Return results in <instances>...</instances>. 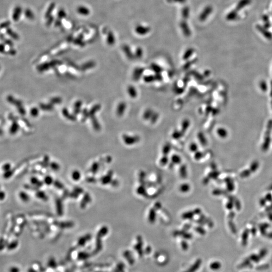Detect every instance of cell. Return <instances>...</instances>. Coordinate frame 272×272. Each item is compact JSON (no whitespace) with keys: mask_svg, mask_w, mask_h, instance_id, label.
Wrapping results in <instances>:
<instances>
[{"mask_svg":"<svg viewBox=\"0 0 272 272\" xmlns=\"http://www.w3.org/2000/svg\"><path fill=\"white\" fill-rule=\"evenodd\" d=\"M272 131V120L268 121L264 137V142L263 144V150L266 151L268 149L271 143V134Z\"/></svg>","mask_w":272,"mask_h":272,"instance_id":"6da1fadb","label":"cell"},{"mask_svg":"<svg viewBox=\"0 0 272 272\" xmlns=\"http://www.w3.org/2000/svg\"><path fill=\"white\" fill-rule=\"evenodd\" d=\"M124 142L127 145H132L137 143L140 140V138L138 136H131L125 134L122 136Z\"/></svg>","mask_w":272,"mask_h":272,"instance_id":"7a4b0ae2","label":"cell"},{"mask_svg":"<svg viewBox=\"0 0 272 272\" xmlns=\"http://www.w3.org/2000/svg\"><path fill=\"white\" fill-rule=\"evenodd\" d=\"M202 263V261L201 259L198 258L187 271H185L183 272H196L200 268Z\"/></svg>","mask_w":272,"mask_h":272,"instance_id":"3957f363","label":"cell"},{"mask_svg":"<svg viewBox=\"0 0 272 272\" xmlns=\"http://www.w3.org/2000/svg\"><path fill=\"white\" fill-rule=\"evenodd\" d=\"M22 9L20 6H18L15 8L12 15V19L15 22H17L19 20L20 17L22 14Z\"/></svg>","mask_w":272,"mask_h":272,"instance_id":"277c9868","label":"cell"},{"mask_svg":"<svg viewBox=\"0 0 272 272\" xmlns=\"http://www.w3.org/2000/svg\"><path fill=\"white\" fill-rule=\"evenodd\" d=\"M127 109V104L124 102H121L119 104L116 108V113L119 116L123 115Z\"/></svg>","mask_w":272,"mask_h":272,"instance_id":"5b68a950","label":"cell"},{"mask_svg":"<svg viewBox=\"0 0 272 272\" xmlns=\"http://www.w3.org/2000/svg\"><path fill=\"white\" fill-rule=\"evenodd\" d=\"M144 69L141 67L136 68L133 73V78L134 80L137 81L139 80L143 74Z\"/></svg>","mask_w":272,"mask_h":272,"instance_id":"8992f818","label":"cell"},{"mask_svg":"<svg viewBox=\"0 0 272 272\" xmlns=\"http://www.w3.org/2000/svg\"><path fill=\"white\" fill-rule=\"evenodd\" d=\"M127 92L129 97L132 98H135L138 96V91L136 87L133 85H129L127 88Z\"/></svg>","mask_w":272,"mask_h":272,"instance_id":"52a82bcc","label":"cell"},{"mask_svg":"<svg viewBox=\"0 0 272 272\" xmlns=\"http://www.w3.org/2000/svg\"><path fill=\"white\" fill-rule=\"evenodd\" d=\"M77 12L80 15L83 16H87L89 15L90 11V10L86 7L84 6H80L77 8Z\"/></svg>","mask_w":272,"mask_h":272,"instance_id":"ba28073f","label":"cell"},{"mask_svg":"<svg viewBox=\"0 0 272 272\" xmlns=\"http://www.w3.org/2000/svg\"><path fill=\"white\" fill-rule=\"evenodd\" d=\"M154 113H155V112L150 108L147 109L144 112L143 115L144 119L145 120H151V118H152Z\"/></svg>","mask_w":272,"mask_h":272,"instance_id":"9c48e42d","label":"cell"},{"mask_svg":"<svg viewBox=\"0 0 272 272\" xmlns=\"http://www.w3.org/2000/svg\"><path fill=\"white\" fill-rule=\"evenodd\" d=\"M6 33L8 35H9L11 38H12L13 39H14L15 40L19 39V36L18 34L16 32H15L14 30H12L11 28H10L9 27L6 30Z\"/></svg>","mask_w":272,"mask_h":272,"instance_id":"30bf717a","label":"cell"},{"mask_svg":"<svg viewBox=\"0 0 272 272\" xmlns=\"http://www.w3.org/2000/svg\"><path fill=\"white\" fill-rule=\"evenodd\" d=\"M55 7V3L53 2L52 3L50 6H48V7L47 8L46 11V13L45 14V18L47 19L49 17H50L51 15H52V13L53 12V11L54 10V8Z\"/></svg>","mask_w":272,"mask_h":272,"instance_id":"8fae6325","label":"cell"},{"mask_svg":"<svg viewBox=\"0 0 272 272\" xmlns=\"http://www.w3.org/2000/svg\"><path fill=\"white\" fill-rule=\"evenodd\" d=\"M123 256L127 259V261L128 262V263H129L131 264H134V263L135 262V260L130 251H125V252L123 253Z\"/></svg>","mask_w":272,"mask_h":272,"instance_id":"7c38bea8","label":"cell"},{"mask_svg":"<svg viewBox=\"0 0 272 272\" xmlns=\"http://www.w3.org/2000/svg\"><path fill=\"white\" fill-rule=\"evenodd\" d=\"M217 134L222 138H226L228 135V132L225 128H219L217 130Z\"/></svg>","mask_w":272,"mask_h":272,"instance_id":"4fadbf2b","label":"cell"},{"mask_svg":"<svg viewBox=\"0 0 272 272\" xmlns=\"http://www.w3.org/2000/svg\"><path fill=\"white\" fill-rule=\"evenodd\" d=\"M190 126V121L188 119L183 120L181 123V129L182 132H185L188 129Z\"/></svg>","mask_w":272,"mask_h":272,"instance_id":"5bb4252c","label":"cell"},{"mask_svg":"<svg viewBox=\"0 0 272 272\" xmlns=\"http://www.w3.org/2000/svg\"><path fill=\"white\" fill-rule=\"evenodd\" d=\"M142 245H143V242L142 241L140 240L139 242L135 246V249H136V251H138L139 255L140 257H142L143 255V252L142 250Z\"/></svg>","mask_w":272,"mask_h":272,"instance_id":"9a60e30c","label":"cell"},{"mask_svg":"<svg viewBox=\"0 0 272 272\" xmlns=\"http://www.w3.org/2000/svg\"><path fill=\"white\" fill-rule=\"evenodd\" d=\"M24 14L25 15V17L29 20H33L34 19V17H35L34 14L33 13V12L29 9H26L25 11Z\"/></svg>","mask_w":272,"mask_h":272,"instance_id":"2e32d148","label":"cell"},{"mask_svg":"<svg viewBox=\"0 0 272 272\" xmlns=\"http://www.w3.org/2000/svg\"><path fill=\"white\" fill-rule=\"evenodd\" d=\"M221 264L219 262H214L212 263L210 265V269L214 271H216V270H219L221 268Z\"/></svg>","mask_w":272,"mask_h":272,"instance_id":"e0dca14e","label":"cell"},{"mask_svg":"<svg viewBox=\"0 0 272 272\" xmlns=\"http://www.w3.org/2000/svg\"><path fill=\"white\" fill-rule=\"evenodd\" d=\"M250 265H251V261L249 259V258H248L245 259L243 261V262L242 263V264L239 265V267L241 268H243L248 267L249 266H250Z\"/></svg>","mask_w":272,"mask_h":272,"instance_id":"ac0fdd59","label":"cell"},{"mask_svg":"<svg viewBox=\"0 0 272 272\" xmlns=\"http://www.w3.org/2000/svg\"><path fill=\"white\" fill-rule=\"evenodd\" d=\"M114 41H115L114 38V36H113V33L111 32H109L108 33L107 38V41L108 44L110 45H112L114 44Z\"/></svg>","mask_w":272,"mask_h":272,"instance_id":"d6986e66","label":"cell"},{"mask_svg":"<svg viewBox=\"0 0 272 272\" xmlns=\"http://www.w3.org/2000/svg\"><path fill=\"white\" fill-rule=\"evenodd\" d=\"M249 233L247 231H245L242 235V245H246V243H247V241H248V235H249Z\"/></svg>","mask_w":272,"mask_h":272,"instance_id":"ffe728a7","label":"cell"},{"mask_svg":"<svg viewBox=\"0 0 272 272\" xmlns=\"http://www.w3.org/2000/svg\"><path fill=\"white\" fill-rule=\"evenodd\" d=\"M261 258L259 256V255H257L256 254L251 255L249 257V259H250V261L254 262L255 263H258L260 261Z\"/></svg>","mask_w":272,"mask_h":272,"instance_id":"44dd1931","label":"cell"},{"mask_svg":"<svg viewBox=\"0 0 272 272\" xmlns=\"http://www.w3.org/2000/svg\"><path fill=\"white\" fill-rule=\"evenodd\" d=\"M58 18L62 19L63 18H65L67 16V14L64 9H60L58 11Z\"/></svg>","mask_w":272,"mask_h":272,"instance_id":"7402d4cb","label":"cell"},{"mask_svg":"<svg viewBox=\"0 0 272 272\" xmlns=\"http://www.w3.org/2000/svg\"><path fill=\"white\" fill-rule=\"evenodd\" d=\"M151 69L153 71H154L156 74H160V72H161V68L157 65H155V64L152 65Z\"/></svg>","mask_w":272,"mask_h":272,"instance_id":"603a6c76","label":"cell"},{"mask_svg":"<svg viewBox=\"0 0 272 272\" xmlns=\"http://www.w3.org/2000/svg\"><path fill=\"white\" fill-rule=\"evenodd\" d=\"M198 137H199V139L200 141V142L204 145H205L207 143V140H206V139L205 138V136L203 134V133H200L199 134H198Z\"/></svg>","mask_w":272,"mask_h":272,"instance_id":"cb8c5ba5","label":"cell"},{"mask_svg":"<svg viewBox=\"0 0 272 272\" xmlns=\"http://www.w3.org/2000/svg\"><path fill=\"white\" fill-rule=\"evenodd\" d=\"M259 87L261 90L263 91H266L268 89V85L264 81H262L259 83Z\"/></svg>","mask_w":272,"mask_h":272,"instance_id":"d4e9b609","label":"cell"},{"mask_svg":"<svg viewBox=\"0 0 272 272\" xmlns=\"http://www.w3.org/2000/svg\"><path fill=\"white\" fill-rule=\"evenodd\" d=\"M54 18L53 16H51L47 18V20L46 21V25L47 26H50L54 22Z\"/></svg>","mask_w":272,"mask_h":272,"instance_id":"484cf974","label":"cell"},{"mask_svg":"<svg viewBox=\"0 0 272 272\" xmlns=\"http://www.w3.org/2000/svg\"><path fill=\"white\" fill-rule=\"evenodd\" d=\"M11 24V22L10 21H6L2 23L1 25V28L4 29V28H8L9 27Z\"/></svg>","mask_w":272,"mask_h":272,"instance_id":"4316f807","label":"cell"},{"mask_svg":"<svg viewBox=\"0 0 272 272\" xmlns=\"http://www.w3.org/2000/svg\"><path fill=\"white\" fill-rule=\"evenodd\" d=\"M80 174L78 171H74L72 174V178L74 180H77V181L80 178Z\"/></svg>","mask_w":272,"mask_h":272,"instance_id":"83f0119b","label":"cell"},{"mask_svg":"<svg viewBox=\"0 0 272 272\" xmlns=\"http://www.w3.org/2000/svg\"><path fill=\"white\" fill-rule=\"evenodd\" d=\"M18 129V126L15 122L13 123V126H12V127L11 128V132L12 133V134H14L17 131Z\"/></svg>","mask_w":272,"mask_h":272,"instance_id":"f1b7e54d","label":"cell"},{"mask_svg":"<svg viewBox=\"0 0 272 272\" xmlns=\"http://www.w3.org/2000/svg\"><path fill=\"white\" fill-rule=\"evenodd\" d=\"M267 254V249H262V250L259 251V256L261 258H263L264 257H265V256H266Z\"/></svg>","mask_w":272,"mask_h":272,"instance_id":"f546056e","label":"cell"},{"mask_svg":"<svg viewBox=\"0 0 272 272\" xmlns=\"http://www.w3.org/2000/svg\"><path fill=\"white\" fill-rule=\"evenodd\" d=\"M4 42H5V44L6 45H9V46H11V47L13 46V45H14L13 42L11 40H10L9 39H5L4 40Z\"/></svg>","mask_w":272,"mask_h":272,"instance_id":"4dcf8cb0","label":"cell"},{"mask_svg":"<svg viewBox=\"0 0 272 272\" xmlns=\"http://www.w3.org/2000/svg\"><path fill=\"white\" fill-rule=\"evenodd\" d=\"M181 246H182V249L183 250H187V249H188V244H187V243L186 242H182L181 243Z\"/></svg>","mask_w":272,"mask_h":272,"instance_id":"1f68e13d","label":"cell"},{"mask_svg":"<svg viewBox=\"0 0 272 272\" xmlns=\"http://www.w3.org/2000/svg\"><path fill=\"white\" fill-rule=\"evenodd\" d=\"M61 25V19L58 18L57 20L54 21V26L55 27H60Z\"/></svg>","mask_w":272,"mask_h":272,"instance_id":"d6a6232c","label":"cell"},{"mask_svg":"<svg viewBox=\"0 0 272 272\" xmlns=\"http://www.w3.org/2000/svg\"><path fill=\"white\" fill-rule=\"evenodd\" d=\"M197 147L195 143L191 144L190 146V149L191 151H194V152L196 151L197 150Z\"/></svg>","mask_w":272,"mask_h":272,"instance_id":"836d02e7","label":"cell"},{"mask_svg":"<svg viewBox=\"0 0 272 272\" xmlns=\"http://www.w3.org/2000/svg\"><path fill=\"white\" fill-rule=\"evenodd\" d=\"M191 53V52L190 51V50H189V51H188V52H187V53H186L184 54V55H183V58H184V59L186 60V59H188L189 57L191 55V53Z\"/></svg>","mask_w":272,"mask_h":272,"instance_id":"e575fe53","label":"cell"},{"mask_svg":"<svg viewBox=\"0 0 272 272\" xmlns=\"http://www.w3.org/2000/svg\"><path fill=\"white\" fill-rule=\"evenodd\" d=\"M268 268H269V265L268 264H263V265H261L260 266H259L257 269L258 270H264V269H267Z\"/></svg>","mask_w":272,"mask_h":272,"instance_id":"d590c367","label":"cell"},{"mask_svg":"<svg viewBox=\"0 0 272 272\" xmlns=\"http://www.w3.org/2000/svg\"><path fill=\"white\" fill-rule=\"evenodd\" d=\"M38 112L37 108H36H36H33V109L31 110V114L32 115H33V116H36V115H37L38 114Z\"/></svg>","mask_w":272,"mask_h":272,"instance_id":"8d00e7d4","label":"cell"},{"mask_svg":"<svg viewBox=\"0 0 272 272\" xmlns=\"http://www.w3.org/2000/svg\"><path fill=\"white\" fill-rule=\"evenodd\" d=\"M20 270L17 267H13L10 269V272H19Z\"/></svg>","mask_w":272,"mask_h":272,"instance_id":"74e56055","label":"cell"},{"mask_svg":"<svg viewBox=\"0 0 272 272\" xmlns=\"http://www.w3.org/2000/svg\"><path fill=\"white\" fill-rule=\"evenodd\" d=\"M45 182L47 184H50L52 182V178H51V177H46V178H45Z\"/></svg>","mask_w":272,"mask_h":272,"instance_id":"f35d334b","label":"cell"},{"mask_svg":"<svg viewBox=\"0 0 272 272\" xmlns=\"http://www.w3.org/2000/svg\"><path fill=\"white\" fill-rule=\"evenodd\" d=\"M1 53H3L4 51H5V45L2 44H1Z\"/></svg>","mask_w":272,"mask_h":272,"instance_id":"ab89813d","label":"cell"},{"mask_svg":"<svg viewBox=\"0 0 272 272\" xmlns=\"http://www.w3.org/2000/svg\"><path fill=\"white\" fill-rule=\"evenodd\" d=\"M270 96H271V106H272V81L271 82V93H270Z\"/></svg>","mask_w":272,"mask_h":272,"instance_id":"60d3db41","label":"cell"},{"mask_svg":"<svg viewBox=\"0 0 272 272\" xmlns=\"http://www.w3.org/2000/svg\"><path fill=\"white\" fill-rule=\"evenodd\" d=\"M268 237H269V238H272V233H271V234H269V235H268Z\"/></svg>","mask_w":272,"mask_h":272,"instance_id":"b9f144b4","label":"cell"}]
</instances>
